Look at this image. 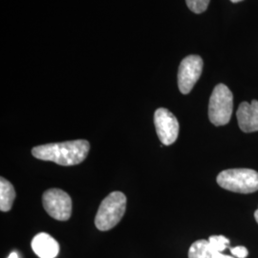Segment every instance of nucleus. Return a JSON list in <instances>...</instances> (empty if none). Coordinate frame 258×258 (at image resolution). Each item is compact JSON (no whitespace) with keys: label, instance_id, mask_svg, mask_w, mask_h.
Instances as JSON below:
<instances>
[{"label":"nucleus","instance_id":"obj_1","mask_svg":"<svg viewBox=\"0 0 258 258\" xmlns=\"http://www.w3.org/2000/svg\"><path fill=\"white\" fill-rule=\"evenodd\" d=\"M90 144L86 140L47 144L32 149L33 156L42 161L54 162L60 166H76L86 159Z\"/></svg>","mask_w":258,"mask_h":258},{"label":"nucleus","instance_id":"obj_2","mask_svg":"<svg viewBox=\"0 0 258 258\" xmlns=\"http://www.w3.org/2000/svg\"><path fill=\"white\" fill-rule=\"evenodd\" d=\"M126 210V197L120 191H113L102 200L95 218L98 230L109 231L121 220Z\"/></svg>","mask_w":258,"mask_h":258},{"label":"nucleus","instance_id":"obj_3","mask_svg":"<svg viewBox=\"0 0 258 258\" xmlns=\"http://www.w3.org/2000/svg\"><path fill=\"white\" fill-rule=\"evenodd\" d=\"M218 184L232 192L252 194L258 190V172L249 168L226 169L217 176Z\"/></svg>","mask_w":258,"mask_h":258},{"label":"nucleus","instance_id":"obj_4","mask_svg":"<svg viewBox=\"0 0 258 258\" xmlns=\"http://www.w3.org/2000/svg\"><path fill=\"white\" fill-rule=\"evenodd\" d=\"M233 110V96L229 87L218 84L212 91L209 104V118L214 125L229 123Z\"/></svg>","mask_w":258,"mask_h":258},{"label":"nucleus","instance_id":"obj_5","mask_svg":"<svg viewBox=\"0 0 258 258\" xmlns=\"http://www.w3.org/2000/svg\"><path fill=\"white\" fill-rule=\"evenodd\" d=\"M47 213L58 221H67L72 213V200L69 194L58 188H51L42 195Z\"/></svg>","mask_w":258,"mask_h":258},{"label":"nucleus","instance_id":"obj_6","mask_svg":"<svg viewBox=\"0 0 258 258\" xmlns=\"http://www.w3.org/2000/svg\"><path fill=\"white\" fill-rule=\"evenodd\" d=\"M203 66V59L199 55H188L182 60L178 71V86L181 93L186 95L192 90L201 77Z\"/></svg>","mask_w":258,"mask_h":258},{"label":"nucleus","instance_id":"obj_7","mask_svg":"<svg viewBox=\"0 0 258 258\" xmlns=\"http://www.w3.org/2000/svg\"><path fill=\"white\" fill-rule=\"evenodd\" d=\"M154 124L158 137L164 146L175 143L179 135V122L175 116L166 108H159L154 114Z\"/></svg>","mask_w":258,"mask_h":258},{"label":"nucleus","instance_id":"obj_8","mask_svg":"<svg viewBox=\"0 0 258 258\" xmlns=\"http://www.w3.org/2000/svg\"><path fill=\"white\" fill-rule=\"evenodd\" d=\"M238 125L245 133H251L258 131V102H244L240 103L236 112Z\"/></svg>","mask_w":258,"mask_h":258},{"label":"nucleus","instance_id":"obj_9","mask_svg":"<svg viewBox=\"0 0 258 258\" xmlns=\"http://www.w3.org/2000/svg\"><path fill=\"white\" fill-rule=\"evenodd\" d=\"M32 249L39 258H55L59 252V245L50 234L41 232L34 237Z\"/></svg>","mask_w":258,"mask_h":258},{"label":"nucleus","instance_id":"obj_10","mask_svg":"<svg viewBox=\"0 0 258 258\" xmlns=\"http://www.w3.org/2000/svg\"><path fill=\"white\" fill-rule=\"evenodd\" d=\"M188 258H235L231 255L223 254L212 248L209 240L200 239L190 246Z\"/></svg>","mask_w":258,"mask_h":258},{"label":"nucleus","instance_id":"obj_11","mask_svg":"<svg viewBox=\"0 0 258 258\" xmlns=\"http://www.w3.org/2000/svg\"><path fill=\"white\" fill-rule=\"evenodd\" d=\"M16 198L14 185L8 180L1 177L0 179V210L1 212H9Z\"/></svg>","mask_w":258,"mask_h":258},{"label":"nucleus","instance_id":"obj_12","mask_svg":"<svg viewBox=\"0 0 258 258\" xmlns=\"http://www.w3.org/2000/svg\"><path fill=\"white\" fill-rule=\"evenodd\" d=\"M209 242L213 249L217 251H224L230 246V240L223 235H212L210 236Z\"/></svg>","mask_w":258,"mask_h":258},{"label":"nucleus","instance_id":"obj_13","mask_svg":"<svg viewBox=\"0 0 258 258\" xmlns=\"http://www.w3.org/2000/svg\"><path fill=\"white\" fill-rule=\"evenodd\" d=\"M211 0H185L188 9L195 14H201L208 9Z\"/></svg>","mask_w":258,"mask_h":258},{"label":"nucleus","instance_id":"obj_14","mask_svg":"<svg viewBox=\"0 0 258 258\" xmlns=\"http://www.w3.org/2000/svg\"><path fill=\"white\" fill-rule=\"evenodd\" d=\"M231 254L235 258H246L249 255V250L243 246L231 248Z\"/></svg>","mask_w":258,"mask_h":258},{"label":"nucleus","instance_id":"obj_15","mask_svg":"<svg viewBox=\"0 0 258 258\" xmlns=\"http://www.w3.org/2000/svg\"><path fill=\"white\" fill-rule=\"evenodd\" d=\"M8 258H19V255H18L17 252H12Z\"/></svg>","mask_w":258,"mask_h":258},{"label":"nucleus","instance_id":"obj_16","mask_svg":"<svg viewBox=\"0 0 258 258\" xmlns=\"http://www.w3.org/2000/svg\"><path fill=\"white\" fill-rule=\"evenodd\" d=\"M254 218H255V220H256L258 224V209L255 211V212H254Z\"/></svg>","mask_w":258,"mask_h":258},{"label":"nucleus","instance_id":"obj_17","mask_svg":"<svg viewBox=\"0 0 258 258\" xmlns=\"http://www.w3.org/2000/svg\"><path fill=\"white\" fill-rule=\"evenodd\" d=\"M231 2H233V3H237V2H240V1H243V0H231Z\"/></svg>","mask_w":258,"mask_h":258}]
</instances>
